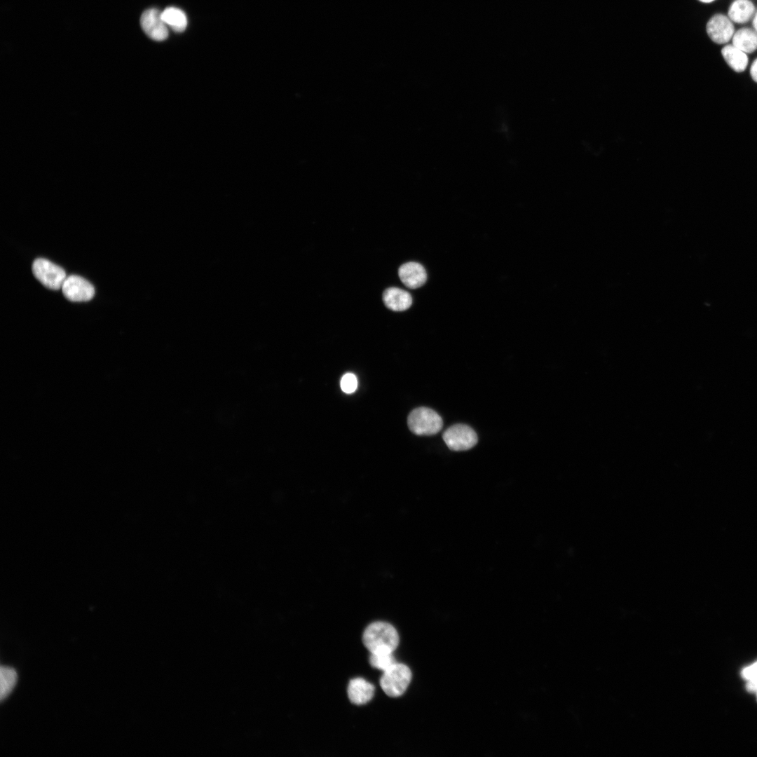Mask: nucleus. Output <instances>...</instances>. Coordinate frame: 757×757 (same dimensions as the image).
Masks as SVG:
<instances>
[{"label": "nucleus", "instance_id": "f8f14e48", "mask_svg": "<svg viewBox=\"0 0 757 757\" xmlns=\"http://www.w3.org/2000/svg\"><path fill=\"white\" fill-rule=\"evenodd\" d=\"M732 45L746 53H753L757 49V31L749 27L739 29L732 36Z\"/></svg>", "mask_w": 757, "mask_h": 757}, {"label": "nucleus", "instance_id": "1a4fd4ad", "mask_svg": "<svg viewBox=\"0 0 757 757\" xmlns=\"http://www.w3.org/2000/svg\"><path fill=\"white\" fill-rule=\"evenodd\" d=\"M399 277L402 283L410 289H416L423 286L427 279L424 267L416 262H407L398 269Z\"/></svg>", "mask_w": 757, "mask_h": 757}, {"label": "nucleus", "instance_id": "5701e85b", "mask_svg": "<svg viewBox=\"0 0 757 757\" xmlns=\"http://www.w3.org/2000/svg\"><path fill=\"white\" fill-rule=\"evenodd\" d=\"M699 1H702L703 3H710V2H711V1H713L714 0H699Z\"/></svg>", "mask_w": 757, "mask_h": 757}, {"label": "nucleus", "instance_id": "4be33fe9", "mask_svg": "<svg viewBox=\"0 0 757 757\" xmlns=\"http://www.w3.org/2000/svg\"><path fill=\"white\" fill-rule=\"evenodd\" d=\"M752 25H753V29L757 31V11L755 13V14L753 15Z\"/></svg>", "mask_w": 757, "mask_h": 757}, {"label": "nucleus", "instance_id": "6e6552de", "mask_svg": "<svg viewBox=\"0 0 757 757\" xmlns=\"http://www.w3.org/2000/svg\"><path fill=\"white\" fill-rule=\"evenodd\" d=\"M707 32L714 42L724 44L732 38L735 28L728 17L723 14H716L708 21Z\"/></svg>", "mask_w": 757, "mask_h": 757}, {"label": "nucleus", "instance_id": "6ab92c4d", "mask_svg": "<svg viewBox=\"0 0 757 757\" xmlns=\"http://www.w3.org/2000/svg\"><path fill=\"white\" fill-rule=\"evenodd\" d=\"M757 676V661L742 671V676L749 681Z\"/></svg>", "mask_w": 757, "mask_h": 757}, {"label": "nucleus", "instance_id": "f3484780", "mask_svg": "<svg viewBox=\"0 0 757 757\" xmlns=\"http://www.w3.org/2000/svg\"><path fill=\"white\" fill-rule=\"evenodd\" d=\"M369 663L373 667L386 671L397 662L392 653H371Z\"/></svg>", "mask_w": 757, "mask_h": 757}, {"label": "nucleus", "instance_id": "9b49d317", "mask_svg": "<svg viewBox=\"0 0 757 757\" xmlns=\"http://www.w3.org/2000/svg\"><path fill=\"white\" fill-rule=\"evenodd\" d=\"M383 301L386 306L394 311H403L411 306V294L400 288L392 287L387 288L383 293Z\"/></svg>", "mask_w": 757, "mask_h": 757}, {"label": "nucleus", "instance_id": "7ed1b4c3", "mask_svg": "<svg viewBox=\"0 0 757 757\" xmlns=\"http://www.w3.org/2000/svg\"><path fill=\"white\" fill-rule=\"evenodd\" d=\"M411 679L409 668L405 664L396 663L384 671L380 679V685L387 695L396 697L405 692Z\"/></svg>", "mask_w": 757, "mask_h": 757}, {"label": "nucleus", "instance_id": "dca6fc26", "mask_svg": "<svg viewBox=\"0 0 757 757\" xmlns=\"http://www.w3.org/2000/svg\"><path fill=\"white\" fill-rule=\"evenodd\" d=\"M18 675L11 667H1L0 670V699L3 701L13 690L17 682Z\"/></svg>", "mask_w": 757, "mask_h": 757}, {"label": "nucleus", "instance_id": "20e7f679", "mask_svg": "<svg viewBox=\"0 0 757 757\" xmlns=\"http://www.w3.org/2000/svg\"><path fill=\"white\" fill-rule=\"evenodd\" d=\"M32 272L45 287L54 290L60 289L67 278L63 268L42 258L33 262Z\"/></svg>", "mask_w": 757, "mask_h": 757}, {"label": "nucleus", "instance_id": "b1692460", "mask_svg": "<svg viewBox=\"0 0 757 757\" xmlns=\"http://www.w3.org/2000/svg\"><path fill=\"white\" fill-rule=\"evenodd\" d=\"M756 698H757V690L756 691Z\"/></svg>", "mask_w": 757, "mask_h": 757}, {"label": "nucleus", "instance_id": "aec40b11", "mask_svg": "<svg viewBox=\"0 0 757 757\" xmlns=\"http://www.w3.org/2000/svg\"><path fill=\"white\" fill-rule=\"evenodd\" d=\"M746 690L750 693H756L757 690V676L749 681L746 683Z\"/></svg>", "mask_w": 757, "mask_h": 757}, {"label": "nucleus", "instance_id": "423d86ee", "mask_svg": "<svg viewBox=\"0 0 757 757\" xmlns=\"http://www.w3.org/2000/svg\"><path fill=\"white\" fill-rule=\"evenodd\" d=\"M62 293L69 301L81 302L90 301L95 294V289L88 280L78 275H70L63 282Z\"/></svg>", "mask_w": 757, "mask_h": 757}, {"label": "nucleus", "instance_id": "f03ea898", "mask_svg": "<svg viewBox=\"0 0 757 757\" xmlns=\"http://www.w3.org/2000/svg\"><path fill=\"white\" fill-rule=\"evenodd\" d=\"M407 424L410 430L417 435H433L441 430L443 421L433 409L421 407L411 411Z\"/></svg>", "mask_w": 757, "mask_h": 757}, {"label": "nucleus", "instance_id": "ddd939ff", "mask_svg": "<svg viewBox=\"0 0 757 757\" xmlns=\"http://www.w3.org/2000/svg\"><path fill=\"white\" fill-rule=\"evenodd\" d=\"M755 14V6L750 0H735L728 9L729 18L737 23L749 21Z\"/></svg>", "mask_w": 757, "mask_h": 757}, {"label": "nucleus", "instance_id": "39448f33", "mask_svg": "<svg viewBox=\"0 0 757 757\" xmlns=\"http://www.w3.org/2000/svg\"><path fill=\"white\" fill-rule=\"evenodd\" d=\"M442 437L449 449L456 451L468 450L477 443L475 431L465 424L451 425L444 432Z\"/></svg>", "mask_w": 757, "mask_h": 757}, {"label": "nucleus", "instance_id": "9d476101", "mask_svg": "<svg viewBox=\"0 0 757 757\" xmlns=\"http://www.w3.org/2000/svg\"><path fill=\"white\" fill-rule=\"evenodd\" d=\"M374 690L375 688L372 684L362 678H356L349 682L348 695L352 703L362 705L372 699Z\"/></svg>", "mask_w": 757, "mask_h": 757}, {"label": "nucleus", "instance_id": "a211bd4d", "mask_svg": "<svg viewBox=\"0 0 757 757\" xmlns=\"http://www.w3.org/2000/svg\"><path fill=\"white\" fill-rule=\"evenodd\" d=\"M357 386L356 376L351 373L346 374L341 380V390L346 393H353Z\"/></svg>", "mask_w": 757, "mask_h": 757}, {"label": "nucleus", "instance_id": "0eeeda50", "mask_svg": "<svg viewBox=\"0 0 757 757\" xmlns=\"http://www.w3.org/2000/svg\"><path fill=\"white\" fill-rule=\"evenodd\" d=\"M140 25L145 34L151 39L161 41L168 36L167 25L161 17V12L149 8L141 15Z\"/></svg>", "mask_w": 757, "mask_h": 757}, {"label": "nucleus", "instance_id": "f257e3e1", "mask_svg": "<svg viewBox=\"0 0 757 757\" xmlns=\"http://www.w3.org/2000/svg\"><path fill=\"white\" fill-rule=\"evenodd\" d=\"M362 641L371 653H393L399 644V636L390 624L376 622L365 629Z\"/></svg>", "mask_w": 757, "mask_h": 757}, {"label": "nucleus", "instance_id": "2eb2a0df", "mask_svg": "<svg viewBox=\"0 0 757 757\" xmlns=\"http://www.w3.org/2000/svg\"><path fill=\"white\" fill-rule=\"evenodd\" d=\"M161 17L165 23L175 32H183L187 25L185 13L178 8L168 7L161 12Z\"/></svg>", "mask_w": 757, "mask_h": 757}, {"label": "nucleus", "instance_id": "412c9836", "mask_svg": "<svg viewBox=\"0 0 757 757\" xmlns=\"http://www.w3.org/2000/svg\"><path fill=\"white\" fill-rule=\"evenodd\" d=\"M750 74L753 80L757 83V58L751 64L750 69Z\"/></svg>", "mask_w": 757, "mask_h": 757}, {"label": "nucleus", "instance_id": "4468645a", "mask_svg": "<svg viewBox=\"0 0 757 757\" xmlns=\"http://www.w3.org/2000/svg\"><path fill=\"white\" fill-rule=\"evenodd\" d=\"M722 55L727 64L736 72H742L748 64L746 53L732 44L725 46L721 50Z\"/></svg>", "mask_w": 757, "mask_h": 757}]
</instances>
